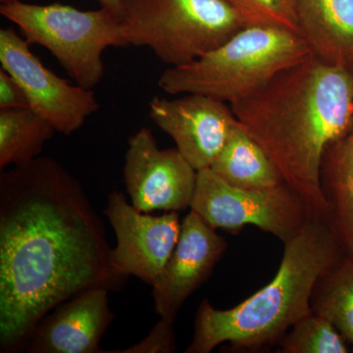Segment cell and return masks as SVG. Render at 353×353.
I'll return each instance as SVG.
<instances>
[{"instance_id":"52a82bcc","label":"cell","mask_w":353,"mask_h":353,"mask_svg":"<svg viewBox=\"0 0 353 353\" xmlns=\"http://www.w3.org/2000/svg\"><path fill=\"white\" fill-rule=\"evenodd\" d=\"M190 210L213 229L236 234L252 225L283 243L315 218L303 197L285 183L269 189H241L224 182L210 169L197 172Z\"/></svg>"},{"instance_id":"ba28073f","label":"cell","mask_w":353,"mask_h":353,"mask_svg":"<svg viewBox=\"0 0 353 353\" xmlns=\"http://www.w3.org/2000/svg\"><path fill=\"white\" fill-rule=\"evenodd\" d=\"M0 63L24 88L30 108L57 132L73 134L99 109L92 90L73 85L46 68L13 28L0 30Z\"/></svg>"},{"instance_id":"ac0fdd59","label":"cell","mask_w":353,"mask_h":353,"mask_svg":"<svg viewBox=\"0 0 353 353\" xmlns=\"http://www.w3.org/2000/svg\"><path fill=\"white\" fill-rule=\"evenodd\" d=\"M311 308L338 329L353 352V255L345 254L320 278L311 296Z\"/></svg>"},{"instance_id":"9c48e42d","label":"cell","mask_w":353,"mask_h":353,"mask_svg":"<svg viewBox=\"0 0 353 353\" xmlns=\"http://www.w3.org/2000/svg\"><path fill=\"white\" fill-rule=\"evenodd\" d=\"M123 174L132 204L141 212H179L192 205L197 171L176 148L160 150L148 128L128 139Z\"/></svg>"},{"instance_id":"d6986e66","label":"cell","mask_w":353,"mask_h":353,"mask_svg":"<svg viewBox=\"0 0 353 353\" xmlns=\"http://www.w3.org/2000/svg\"><path fill=\"white\" fill-rule=\"evenodd\" d=\"M283 353H347V341L321 316L311 313L296 322L279 341Z\"/></svg>"},{"instance_id":"2e32d148","label":"cell","mask_w":353,"mask_h":353,"mask_svg":"<svg viewBox=\"0 0 353 353\" xmlns=\"http://www.w3.org/2000/svg\"><path fill=\"white\" fill-rule=\"evenodd\" d=\"M209 169L241 189H269L285 183L271 158L238 120Z\"/></svg>"},{"instance_id":"603a6c76","label":"cell","mask_w":353,"mask_h":353,"mask_svg":"<svg viewBox=\"0 0 353 353\" xmlns=\"http://www.w3.org/2000/svg\"><path fill=\"white\" fill-rule=\"evenodd\" d=\"M97 1L101 4V7L108 9L109 11L121 18L123 11L122 0H97Z\"/></svg>"},{"instance_id":"8fae6325","label":"cell","mask_w":353,"mask_h":353,"mask_svg":"<svg viewBox=\"0 0 353 353\" xmlns=\"http://www.w3.org/2000/svg\"><path fill=\"white\" fill-rule=\"evenodd\" d=\"M150 116L197 172L210 168L236 123L230 104L199 94L154 97Z\"/></svg>"},{"instance_id":"e0dca14e","label":"cell","mask_w":353,"mask_h":353,"mask_svg":"<svg viewBox=\"0 0 353 353\" xmlns=\"http://www.w3.org/2000/svg\"><path fill=\"white\" fill-rule=\"evenodd\" d=\"M57 132L31 108L0 110V169L29 163Z\"/></svg>"},{"instance_id":"cb8c5ba5","label":"cell","mask_w":353,"mask_h":353,"mask_svg":"<svg viewBox=\"0 0 353 353\" xmlns=\"http://www.w3.org/2000/svg\"><path fill=\"white\" fill-rule=\"evenodd\" d=\"M15 1V0H0V2H1V4H6V3H10V2Z\"/></svg>"},{"instance_id":"5bb4252c","label":"cell","mask_w":353,"mask_h":353,"mask_svg":"<svg viewBox=\"0 0 353 353\" xmlns=\"http://www.w3.org/2000/svg\"><path fill=\"white\" fill-rule=\"evenodd\" d=\"M299 34L311 52L353 73V0H294Z\"/></svg>"},{"instance_id":"6da1fadb","label":"cell","mask_w":353,"mask_h":353,"mask_svg":"<svg viewBox=\"0 0 353 353\" xmlns=\"http://www.w3.org/2000/svg\"><path fill=\"white\" fill-rule=\"evenodd\" d=\"M111 250L82 185L54 158L1 173V352L24 350L44 316L77 294L122 287Z\"/></svg>"},{"instance_id":"8992f818","label":"cell","mask_w":353,"mask_h":353,"mask_svg":"<svg viewBox=\"0 0 353 353\" xmlns=\"http://www.w3.org/2000/svg\"><path fill=\"white\" fill-rule=\"evenodd\" d=\"M0 13L18 26L28 43L46 48L73 82L88 90L97 87L104 75V51L128 46L120 18L103 7L83 11L60 3L15 0L1 4Z\"/></svg>"},{"instance_id":"7402d4cb","label":"cell","mask_w":353,"mask_h":353,"mask_svg":"<svg viewBox=\"0 0 353 353\" xmlns=\"http://www.w3.org/2000/svg\"><path fill=\"white\" fill-rule=\"evenodd\" d=\"M30 108L24 88L6 70H0V110Z\"/></svg>"},{"instance_id":"3957f363","label":"cell","mask_w":353,"mask_h":353,"mask_svg":"<svg viewBox=\"0 0 353 353\" xmlns=\"http://www.w3.org/2000/svg\"><path fill=\"white\" fill-rule=\"evenodd\" d=\"M284 245L275 277L245 301L221 310L202 301L185 353H210L225 343L241 352H259L279 343L296 322L313 313L316 284L347 252L328 221L317 218Z\"/></svg>"},{"instance_id":"4fadbf2b","label":"cell","mask_w":353,"mask_h":353,"mask_svg":"<svg viewBox=\"0 0 353 353\" xmlns=\"http://www.w3.org/2000/svg\"><path fill=\"white\" fill-rule=\"evenodd\" d=\"M105 288L85 290L44 316L24 350L32 353H101L99 343L114 315Z\"/></svg>"},{"instance_id":"9a60e30c","label":"cell","mask_w":353,"mask_h":353,"mask_svg":"<svg viewBox=\"0 0 353 353\" xmlns=\"http://www.w3.org/2000/svg\"><path fill=\"white\" fill-rule=\"evenodd\" d=\"M320 181L328 202V222L347 254L353 255V125L327 148Z\"/></svg>"},{"instance_id":"7a4b0ae2","label":"cell","mask_w":353,"mask_h":353,"mask_svg":"<svg viewBox=\"0 0 353 353\" xmlns=\"http://www.w3.org/2000/svg\"><path fill=\"white\" fill-rule=\"evenodd\" d=\"M231 108L313 216L328 221L320 170L327 148L353 125V73L312 54Z\"/></svg>"},{"instance_id":"30bf717a","label":"cell","mask_w":353,"mask_h":353,"mask_svg":"<svg viewBox=\"0 0 353 353\" xmlns=\"http://www.w3.org/2000/svg\"><path fill=\"white\" fill-rule=\"evenodd\" d=\"M104 213L117 239V245L111 250L114 269L122 277L134 276L152 287L180 238L179 212L159 216L141 212L128 202L124 192L114 190Z\"/></svg>"},{"instance_id":"5b68a950","label":"cell","mask_w":353,"mask_h":353,"mask_svg":"<svg viewBox=\"0 0 353 353\" xmlns=\"http://www.w3.org/2000/svg\"><path fill=\"white\" fill-rule=\"evenodd\" d=\"M128 46H145L168 67L190 63L245 27L226 0H122Z\"/></svg>"},{"instance_id":"44dd1931","label":"cell","mask_w":353,"mask_h":353,"mask_svg":"<svg viewBox=\"0 0 353 353\" xmlns=\"http://www.w3.org/2000/svg\"><path fill=\"white\" fill-rule=\"evenodd\" d=\"M174 321L160 318L150 333L141 343L126 350H110L108 353H172L176 350Z\"/></svg>"},{"instance_id":"ffe728a7","label":"cell","mask_w":353,"mask_h":353,"mask_svg":"<svg viewBox=\"0 0 353 353\" xmlns=\"http://www.w3.org/2000/svg\"><path fill=\"white\" fill-rule=\"evenodd\" d=\"M246 25L272 26L299 34L294 0H226Z\"/></svg>"},{"instance_id":"277c9868","label":"cell","mask_w":353,"mask_h":353,"mask_svg":"<svg viewBox=\"0 0 353 353\" xmlns=\"http://www.w3.org/2000/svg\"><path fill=\"white\" fill-rule=\"evenodd\" d=\"M310 55L307 43L297 32L248 25L203 57L182 66L168 67L160 76L158 87L167 94L208 95L231 105Z\"/></svg>"},{"instance_id":"7c38bea8","label":"cell","mask_w":353,"mask_h":353,"mask_svg":"<svg viewBox=\"0 0 353 353\" xmlns=\"http://www.w3.org/2000/svg\"><path fill=\"white\" fill-rule=\"evenodd\" d=\"M227 246L215 229L190 210L175 250L152 285L155 313L175 322L183 304L208 280Z\"/></svg>"}]
</instances>
